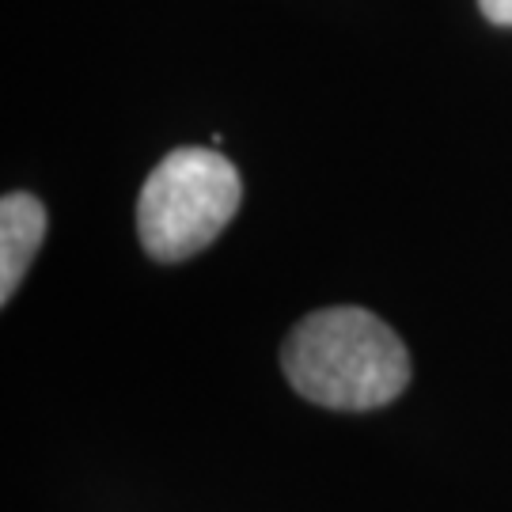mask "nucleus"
<instances>
[{"instance_id": "obj_1", "label": "nucleus", "mask_w": 512, "mask_h": 512, "mask_svg": "<svg viewBox=\"0 0 512 512\" xmlns=\"http://www.w3.org/2000/svg\"><path fill=\"white\" fill-rule=\"evenodd\" d=\"M281 365L289 384L330 410H376L410 384L403 338L365 308H323L285 338Z\"/></svg>"}, {"instance_id": "obj_2", "label": "nucleus", "mask_w": 512, "mask_h": 512, "mask_svg": "<svg viewBox=\"0 0 512 512\" xmlns=\"http://www.w3.org/2000/svg\"><path fill=\"white\" fill-rule=\"evenodd\" d=\"M243 183L232 160L213 148H175L145 179L137 236L156 262H183L205 251L236 217Z\"/></svg>"}, {"instance_id": "obj_3", "label": "nucleus", "mask_w": 512, "mask_h": 512, "mask_svg": "<svg viewBox=\"0 0 512 512\" xmlns=\"http://www.w3.org/2000/svg\"><path fill=\"white\" fill-rule=\"evenodd\" d=\"M42 236H46L42 202L23 194V190L4 194V202H0V300L4 304L16 296Z\"/></svg>"}, {"instance_id": "obj_4", "label": "nucleus", "mask_w": 512, "mask_h": 512, "mask_svg": "<svg viewBox=\"0 0 512 512\" xmlns=\"http://www.w3.org/2000/svg\"><path fill=\"white\" fill-rule=\"evenodd\" d=\"M478 8L497 27H512V0H478Z\"/></svg>"}]
</instances>
